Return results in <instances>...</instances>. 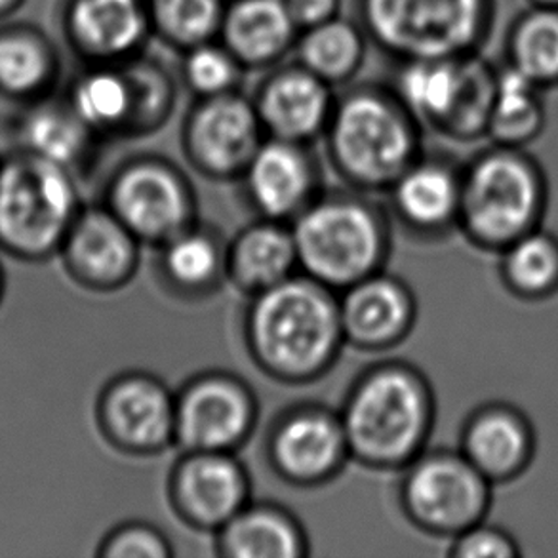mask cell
Here are the masks:
<instances>
[{"label": "cell", "instance_id": "23", "mask_svg": "<svg viewBox=\"0 0 558 558\" xmlns=\"http://www.w3.org/2000/svg\"><path fill=\"white\" fill-rule=\"evenodd\" d=\"M214 542L223 558H303L311 553L310 536L298 517L267 501H250L214 534Z\"/></svg>", "mask_w": 558, "mask_h": 558}, {"label": "cell", "instance_id": "34", "mask_svg": "<svg viewBox=\"0 0 558 558\" xmlns=\"http://www.w3.org/2000/svg\"><path fill=\"white\" fill-rule=\"evenodd\" d=\"M153 20L174 45H204L221 29V0H153Z\"/></svg>", "mask_w": 558, "mask_h": 558}, {"label": "cell", "instance_id": "14", "mask_svg": "<svg viewBox=\"0 0 558 558\" xmlns=\"http://www.w3.org/2000/svg\"><path fill=\"white\" fill-rule=\"evenodd\" d=\"M142 246L121 219L99 203L84 206L58 256L76 287L111 294L136 277Z\"/></svg>", "mask_w": 558, "mask_h": 558}, {"label": "cell", "instance_id": "33", "mask_svg": "<svg viewBox=\"0 0 558 558\" xmlns=\"http://www.w3.org/2000/svg\"><path fill=\"white\" fill-rule=\"evenodd\" d=\"M134 90L113 73H96L76 86L75 114L90 130L124 129L134 119Z\"/></svg>", "mask_w": 558, "mask_h": 558}, {"label": "cell", "instance_id": "7", "mask_svg": "<svg viewBox=\"0 0 558 558\" xmlns=\"http://www.w3.org/2000/svg\"><path fill=\"white\" fill-rule=\"evenodd\" d=\"M494 0H366L374 37L410 60L476 53L494 23Z\"/></svg>", "mask_w": 558, "mask_h": 558}, {"label": "cell", "instance_id": "29", "mask_svg": "<svg viewBox=\"0 0 558 558\" xmlns=\"http://www.w3.org/2000/svg\"><path fill=\"white\" fill-rule=\"evenodd\" d=\"M73 29L90 52L119 56L144 37L145 14L140 0H78Z\"/></svg>", "mask_w": 558, "mask_h": 558}, {"label": "cell", "instance_id": "35", "mask_svg": "<svg viewBox=\"0 0 558 558\" xmlns=\"http://www.w3.org/2000/svg\"><path fill=\"white\" fill-rule=\"evenodd\" d=\"M96 557L172 558L174 547L157 526L144 521H129L114 526L101 537Z\"/></svg>", "mask_w": 558, "mask_h": 558}, {"label": "cell", "instance_id": "22", "mask_svg": "<svg viewBox=\"0 0 558 558\" xmlns=\"http://www.w3.org/2000/svg\"><path fill=\"white\" fill-rule=\"evenodd\" d=\"M157 252V275L170 294L204 300L227 282V241L201 219Z\"/></svg>", "mask_w": 558, "mask_h": 558}, {"label": "cell", "instance_id": "25", "mask_svg": "<svg viewBox=\"0 0 558 558\" xmlns=\"http://www.w3.org/2000/svg\"><path fill=\"white\" fill-rule=\"evenodd\" d=\"M465 58L412 60L400 75L404 106L442 134L456 113L465 84Z\"/></svg>", "mask_w": 558, "mask_h": 558}, {"label": "cell", "instance_id": "41", "mask_svg": "<svg viewBox=\"0 0 558 558\" xmlns=\"http://www.w3.org/2000/svg\"><path fill=\"white\" fill-rule=\"evenodd\" d=\"M2 295H4V272H2V265H0V302H2Z\"/></svg>", "mask_w": 558, "mask_h": 558}, {"label": "cell", "instance_id": "5", "mask_svg": "<svg viewBox=\"0 0 558 558\" xmlns=\"http://www.w3.org/2000/svg\"><path fill=\"white\" fill-rule=\"evenodd\" d=\"M75 174L33 153L0 165V250L22 262L60 254L83 210Z\"/></svg>", "mask_w": 558, "mask_h": 558}, {"label": "cell", "instance_id": "24", "mask_svg": "<svg viewBox=\"0 0 558 558\" xmlns=\"http://www.w3.org/2000/svg\"><path fill=\"white\" fill-rule=\"evenodd\" d=\"M294 29L284 0H239L221 22L227 50L248 65L279 58L292 43Z\"/></svg>", "mask_w": 558, "mask_h": 558}, {"label": "cell", "instance_id": "19", "mask_svg": "<svg viewBox=\"0 0 558 558\" xmlns=\"http://www.w3.org/2000/svg\"><path fill=\"white\" fill-rule=\"evenodd\" d=\"M461 172L448 160L420 157L385 193L392 218L423 239L450 233L460 219Z\"/></svg>", "mask_w": 558, "mask_h": 558}, {"label": "cell", "instance_id": "30", "mask_svg": "<svg viewBox=\"0 0 558 558\" xmlns=\"http://www.w3.org/2000/svg\"><path fill=\"white\" fill-rule=\"evenodd\" d=\"M361 33L343 20H328L311 27L300 46L303 65L323 81H341L355 73L363 60Z\"/></svg>", "mask_w": 558, "mask_h": 558}, {"label": "cell", "instance_id": "4", "mask_svg": "<svg viewBox=\"0 0 558 558\" xmlns=\"http://www.w3.org/2000/svg\"><path fill=\"white\" fill-rule=\"evenodd\" d=\"M547 208V180L522 147L492 145L461 172L458 229L471 244L501 252L539 229Z\"/></svg>", "mask_w": 558, "mask_h": 558}, {"label": "cell", "instance_id": "40", "mask_svg": "<svg viewBox=\"0 0 558 558\" xmlns=\"http://www.w3.org/2000/svg\"><path fill=\"white\" fill-rule=\"evenodd\" d=\"M530 7L558 8V0H529Z\"/></svg>", "mask_w": 558, "mask_h": 558}, {"label": "cell", "instance_id": "10", "mask_svg": "<svg viewBox=\"0 0 558 558\" xmlns=\"http://www.w3.org/2000/svg\"><path fill=\"white\" fill-rule=\"evenodd\" d=\"M259 422L256 392L231 372H201L175 392V448L239 453Z\"/></svg>", "mask_w": 558, "mask_h": 558}, {"label": "cell", "instance_id": "31", "mask_svg": "<svg viewBox=\"0 0 558 558\" xmlns=\"http://www.w3.org/2000/svg\"><path fill=\"white\" fill-rule=\"evenodd\" d=\"M88 132L75 111L73 114L60 111H43L31 117L25 126V144L27 153L40 159L50 160L75 174L88 151Z\"/></svg>", "mask_w": 558, "mask_h": 558}, {"label": "cell", "instance_id": "8", "mask_svg": "<svg viewBox=\"0 0 558 558\" xmlns=\"http://www.w3.org/2000/svg\"><path fill=\"white\" fill-rule=\"evenodd\" d=\"M494 484L460 450H425L400 476V511L427 536L453 539L486 521Z\"/></svg>", "mask_w": 558, "mask_h": 558}, {"label": "cell", "instance_id": "32", "mask_svg": "<svg viewBox=\"0 0 558 558\" xmlns=\"http://www.w3.org/2000/svg\"><path fill=\"white\" fill-rule=\"evenodd\" d=\"M496 90L498 69L483 60L478 53H469L465 58V84L460 104L442 134L463 142L486 136Z\"/></svg>", "mask_w": 558, "mask_h": 558}, {"label": "cell", "instance_id": "28", "mask_svg": "<svg viewBox=\"0 0 558 558\" xmlns=\"http://www.w3.org/2000/svg\"><path fill=\"white\" fill-rule=\"evenodd\" d=\"M499 275L511 294L539 302L558 292V239L534 229L499 252Z\"/></svg>", "mask_w": 558, "mask_h": 558}, {"label": "cell", "instance_id": "18", "mask_svg": "<svg viewBox=\"0 0 558 558\" xmlns=\"http://www.w3.org/2000/svg\"><path fill=\"white\" fill-rule=\"evenodd\" d=\"M492 484L511 483L536 456V433L526 414L507 402H488L471 412L458 448Z\"/></svg>", "mask_w": 558, "mask_h": 558}, {"label": "cell", "instance_id": "20", "mask_svg": "<svg viewBox=\"0 0 558 558\" xmlns=\"http://www.w3.org/2000/svg\"><path fill=\"white\" fill-rule=\"evenodd\" d=\"M300 272L292 227L257 218L227 241V282L250 298Z\"/></svg>", "mask_w": 558, "mask_h": 558}, {"label": "cell", "instance_id": "6", "mask_svg": "<svg viewBox=\"0 0 558 558\" xmlns=\"http://www.w3.org/2000/svg\"><path fill=\"white\" fill-rule=\"evenodd\" d=\"M328 153L343 182L368 195L387 193L422 157L412 121L372 94H356L338 107L328 122Z\"/></svg>", "mask_w": 558, "mask_h": 558}, {"label": "cell", "instance_id": "3", "mask_svg": "<svg viewBox=\"0 0 558 558\" xmlns=\"http://www.w3.org/2000/svg\"><path fill=\"white\" fill-rule=\"evenodd\" d=\"M300 272L336 294L385 271L391 257L389 214L361 191H323L290 223Z\"/></svg>", "mask_w": 558, "mask_h": 558}, {"label": "cell", "instance_id": "21", "mask_svg": "<svg viewBox=\"0 0 558 558\" xmlns=\"http://www.w3.org/2000/svg\"><path fill=\"white\" fill-rule=\"evenodd\" d=\"M256 109L271 137L305 145L330 122V92L307 69L284 71L265 84Z\"/></svg>", "mask_w": 558, "mask_h": 558}, {"label": "cell", "instance_id": "42", "mask_svg": "<svg viewBox=\"0 0 558 558\" xmlns=\"http://www.w3.org/2000/svg\"><path fill=\"white\" fill-rule=\"evenodd\" d=\"M4 2H7V0H0V7H2V4H4Z\"/></svg>", "mask_w": 558, "mask_h": 558}, {"label": "cell", "instance_id": "9", "mask_svg": "<svg viewBox=\"0 0 558 558\" xmlns=\"http://www.w3.org/2000/svg\"><path fill=\"white\" fill-rule=\"evenodd\" d=\"M101 204L144 246L159 248L198 221L193 183L172 162L157 157L129 160L107 180Z\"/></svg>", "mask_w": 558, "mask_h": 558}, {"label": "cell", "instance_id": "12", "mask_svg": "<svg viewBox=\"0 0 558 558\" xmlns=\"http://www.w3.org/2000/svg\"><path fill=\"white\" fill-rule=\"evenodd\" d=\"M96 423L117 452L160 456L175 448V392L149 372H121L99 391Z\"/></svg>", "mask_w": 558, "mask_h": 558}, {"label": "cell", "instance_id": "17", "mask_svg": "<svg viewBox=\"0 0 558 558\" xmlns=\"http://www.w3.org/2000/svg\"><path fill=\"white\" fill-rule=\"evenodd\" d=\"M257 218L292 223L323 189L315 162L303 144L271 137L257 147L241 175Z\"/></svg>", "mask_w": 558, "mask_h": 558}, {"label": "cell", "instance_id": "2", "mask_svg": "<svg viewBox=\"0 0 558 558\" xmlns=\"http://www.w3.org/2000/svg\"><path fill=\"white\" fill-rule=\"evenodd\" d=\"M338 412L351 461L372 471L402 473L429 448L437 397L415 364L387 359L355 377Z\"/></svg>", "mask_w": 558, "mask_h": 558}, {"label": "cell", "instance_id": "36", "mask_svg": "<svg viewBox=\"0 0 558 558\" xmlns=\"http://www.w3.org/2000/svg\"><path fill=\"white\" fill-rule=\"evenodd\" d=\"M236 68L229 50L216 46L198 45L185 61V78L189 86L204 98L227 94L234 83Z\"/></svg>", "mask_w": 558, "mask_h": 558}, {"label": "cell", "instance_id": "37", "mask_svg": "<svg viewBox=\"0 0 558 558\" xmlns=\"http://www.w3.org/2000/svg\"><path fill=\"white\" fill-rule=\"evenodd\" d=\"M45 53L27 38L0 40V83L14 90H27L45 76Z\"/></svg>", "mask_w": 558, "mask_h": 558}, {"label": "cell", "instance_id": "38", "mask_svg": "<svg viewBox=\"0 0 558 558\" xmlns=\"http://www.w3.org/2000/svg\"><path fill=\"white\" fill-rule=\"evenodd\" d=\"M448 557L452 558H519L521 547L506 530L478 522L450 539Z\"/></svg>", "mask_w": 558, "mask_h": 558}, {"label": "cell", "instance_id": "27", "mask_svg": "<svg viewBox=\"0 0 558 558\" xmlns=\"http://www.w3.org/2000/svg\"><path fill=\"white\" fill-rule=\"evenodd\" d=\"M507 65L542 90L558 86V8L530 7L506 37Z\"/></svg>", "mask_w": 558, "mask_h": 558}, {"label": "cell", "instance_id": "26", "mask_svg": "<svg viewBox=\"0 0 558 558\" xmlns=\"http://www.w3.org/2000/svg\"><path fill=\"white\" fill-rule=\"evenodd\" d=\"M542 92L513 68L498 69V90L486 130L492 144L524 149L542 136L547 122Z\"/></svg>", "mask_w": 558, "mask_h": 558}, {"label": "cell", "instance_id": "16", "mask_svg": "<svg viewBox=\"0 0 558 558\" xmlns=\"http://www.w3.org/2000/svg\"><path fill=\"white\" fill-rule=\"evenodd\" d=\"M340 298L345 345L363 353H387L410 338L417 323V300L408 282L379 271L345 288Z\"/></svg>", "mask_w": 558, "mask_h": 558}, {"label": "cell", "instance_id": "11", "mask_svg": "<svg viewBox=\"0 0 558 558\" xmlns=\"http://www.w3.org/2000/svg\"><path fill=\"white\" fill-rule=\"evenodd\" d=\"M265 460L288 486L333 483L351 461L340 412L311 400L284 408L265 433Z\"/></svg>", "mask_w": 558, "mask_h": 558}, {"label": "cell", "instance_id": "1", "mask_svg": "<svg viewBox=\"0 0 558 558\" xmlns=\"http://www.w3.org/2000/svg\"><path fill=\"white\" fill-rule=\"evenodd\" d=\"M242 338L257 371L282 385H310L332 371L345 348L340 298L298 272L250 295Z\"/></svg>", "mask_w": 558, "mask_h": 558}, {"label": "cell", "instance_id": "15", "mask_svg": "<svg viewBox=\"0 0 558 558\" xmlns=\"http://www.w3.org/2000/svg\"><path fill=\"white\" fill-rule=\"evenodd\" d=\"M262 121L254 106L239 96L204 99L191 114L183 151L191 167L214 182L241 180L262 142Z\"/></svg>", "mask_w": 558, "mask_h": 558}, {"label": "cell", "instance_id": "13", "mask_svg": "<svg viewBox=\"0 0 558 558\" xmlns=\"http://www.w3.org/2000/svg\"><path fill=\"white\" fill-rule=\"evenodd\" d=\"M167 488L175 517L211 536L252 501L248 469L231 452L180 453Z\"/></svg>", "mask_w": 558, "mask_h": 558}, {"label": "cell", "instance_id": "39", "mask_svg": "<svg viewBox=\"0 0 558 558\" xmlns=\"http://www.w3.org/2000/svg\"><path fill=\"white\" fill-rule=\"evenodd\" d=\"M288 14L294 20L295 27H315L332 20L340 0H284Z\"/></svg>", "mask_w": 558, "mask_h": 558}]
</instances>
